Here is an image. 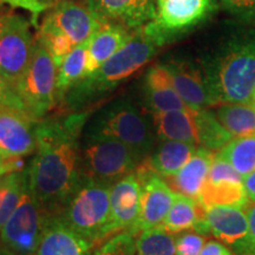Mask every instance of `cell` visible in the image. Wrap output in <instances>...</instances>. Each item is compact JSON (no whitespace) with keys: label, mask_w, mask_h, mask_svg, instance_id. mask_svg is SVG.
<instances>
[{"label":"cell","mask_w":255,"mask_h":255,"mask_svg":"<svg viewBox=\"0 0 255 255\" xmlns=\"http://www.w3.org/2000/svg\"><path fill=\"white\" fill-rule=\"evenodd\" d=\"M87 114L36 124V155L28 165V188L51 216L58 215L84 174L78 138Z\"/></svg>","instance_id":"1"},{"label":"cell","mask_w":255,"mask_h":255,"mask_svg":"<svg viewBox=\"0 0 255 255\" xmlns=\"http://www.w3.org/2000/svg\"><path fill=\"white\" fill-rule=\"evenodd\" d=\"M213 105L252 103L255 87V28L229 37L202 65Z\"/></svg>","instance_id":"2"},{"label":"cell","mask_w":255,"mask_h":255,"mask_svg":"<svg viewBox=\"0 0 255 255\" xmlns=\"http://www.w3.org/2000/svg\"><path fill=\"white\" fill-rule=\"evenodd\" d=\"M161 47L162 44L145 24L135 28L131 39L100 69L73 85L63 101L70 109H78L100 100L150 62Z\"/></svg>","instance_id":"3"},{"label":"cell","mask_w":255,"mask_h":255,"mask_svg":"<svg viewBox=\"0 0 255 255\" xmlns=\"http://www.w3.org/2000/svg\"><path fill=\"white\" fill-rule=\"evenodd\" d=\"M102 24L85 2L60 0L43 19L37 40L46 47L59 68L64 58L79 44L90 40Z\"/></svg>","instance_id":"4"},{"label":"cell","mask_w":255,"mask_h":255,"mask_svg":"<svg viewBox=\"0 0 255 255\" xmlns=\"http://www.w3.org/2000/svg\"><path fill=\"white\" fill-rule=\"evenodd\" d=\"M109 184L92 181L84 175L58 218L79 237L97 245L110 238Z\"/></svg>","instance_id":"5"},{"label":"cell","mask_w":255,"mask_h":255,"mask_svg":"<svg viewBox=\"0 0 255 255\" xmlns=\"http://www.w3.org/2000/svg\"><path fill=\"white\" fill-rule=\"evenodd\" d=\"M88 136L119 139L131 148L141 162L148 157L155 141L148 120L127 98L108 105L90 124Z\"/></svg>","instance_id":"6"},{"label":"cell","mask_w":255,"mask_h":255,"mask_svg":"<svg viewBox=\"0 0 255 255\" xmlns=\"http://www.w3.org/2000/svg\"><path fill=\"white\" fill-rule=\"evenodd\" d=\"M57 72L58 68L52 56L46 47L36 39L31 62L14 87L32 120L43 119L57 102Z\"/></svg>","instance_id":"7"},{"label":"cell","mask_w":255,"mask_h":255,"mask_svg":"<svg viewBox=\"0 0 255 255\" xmlns=\"http://www.w3.org/2000/svg\"><path fill=\"white\" fill-rule=\"evenodd\" d=\"M82 163L83 174L88 178L113 186L135 171L141 161L131 148L119 139L87 136Z\"/></svg>","instance_id":"8"},{"label":"cell","mask_w":255,"mask_h":255,"mask_svg":"<svg viewBox=\"0 0 255 255\" xmlns=\"http://www.w3.org/2000/svg\"><path fill=\"white\" fill-rule=\"evenodd\" d=\"M216 9V0H156L155 18L145 25L164 46L205 23Z\"/></svg>","instance_id":"9"},{"label":"cell","mask_w":255,"mask_h":255,"mask_svg":"<svg viewBox=\"0 0 255 255\" xmlns=\"http://www.w3.org/2000/svg\"><path fill=\"white\" fill-rule=\"evenodd\" d=\"M50 218L27 187L17 209L0 231L1 248L11 255H32L39 246Z\"/></svg>","instance_id":"10"},{"label":"cell","mask_w":255,"mask_h":255,"mask_svg":"<svg viewBox=\"0 0 255 255\" xmlns=\"http://www.w3.org/2000/svg\"><path fill=\"white\" fill-rule=\"evenodd\" d=\"M36 40L21 15L8 14L0 30V72L15 87L33 56Z\"/></svg>","instance_id":"11"},{"label":"cell","mask_w":255,"mask_h":255,"mask_svg":"<svg viewBox=\"0 0 255 255\" xmlns=\"http://www.w3.org/2000/svg\"><path fill=\"white\" fill-rule=\"evenodd\" d=\"M135 174L141 183V203L138 218L130 232L138 235V233L158 227L163 222L173 206L176 193L149 165L146 158L137 165Z\"/></svg>","instance_id":"12"},{"label":"cell","mask_w":255,"mask_h":255,"mask_svg":"<svg viewBox=\"0 0 255 255\" xmlns=\"http://www.w3.org/2000/svg\"><path fill=\"white\" fill-rule=\"evenodd\" d=\"M197 201L202 207L232 206L244 208L250 200L244 187V177L227 161L215 155Z\"/></svg>","instance_id":"13"},{"label":"cell","mask_w":255,"mask_h":255,"mask_svg":"<svg viewBox=\"0 0 255 255\" xmlns=\"http://www.w3.org/2000/svg\"><path fill=\"white\" fill-rule=\"evenodd\" d=\"M27 115L0 107V156L5 161L21 159L36 150V124Z\"/></svg>","instance_id":"14"},{"label":"cell","mask_w":255,"mask_h":255,"mask_svg":"<svg viewBox=\"0 0 255 255\" xmlns=\"http://www.w3.org/2000/svg\"><path fill=\"white\" fill-rule=\"evenodd\" d=\"M170 76L174 88L191 111L213 107L202 68L186 59H170L162 63Z\"/></svg>","instance_id":"15"},{"label":"cell","mask_w":255,"mask_h":255,"mask_svg":"<svg viewBox=\"0 0 255 255\" xmlns=\"http://www.w3.org/2000/svg\"><path fill=\"white\" fill-rule=\"evenodd\" d=\"M207 235L212 234L235 252L248 235V216L242 208L232 206L203 207Z\"/></svg>","instance_id":"16"},{"label":"cell","mask_w":255,"mask_h":255,"mask_svg":"<svg viewBox=\"0 0 255 255\" xmlns=\"http://www.w3.org/2000/svg\"><path fill=\"white\" fill-rule=\"evenodd\" d=\"M141 183L135 171L113 184L110 190V237L131 231L139 213Z\"/></svg>","instance_id":"17"},{"label":"cell","mask_w":255,"mask_h":255,"mask_svg":"<svg viewBox=\"0 0 255 255\" xmlns=\"http://www.w3.org/2000/svg\"><path fill=\"white\" fill-rule=\"evenodd\" d=\"M102 23L121 24L130 30L151 21L156 0H85Z\"/></svg>","instance_id":"18"},{"label":"cell","mask_w":255,"mask_h":255,"mask_svg":"<svg viewBox=\"0 0 255 255\" xmlns=\"http://www.w3.org/2000/svg\"><path fill=\"white\" fill-rule=\"evenodd\" d=\"M94 246L70 229L58 216H51L39 246L32 255H91Z\"/></svg>","instance_id":"19"},{"label":"cell","mask_w":255,"mask_h":255,"mask_svg":"<svg viewBox=\"0 0 255 255\" xmlns=\"http://www.w3.org/2000/svg\"><path fill=\"white\" fill-rule=\"evenodd\" d=\"M133 30L121 24L103 23L90 38L88 46V60L84 77H88L119 52L131 39ZM83 77V78H84Z\"/></svg>","instance_id":"20"},{"label":"cell","mask_w":255,"mask_h":255,"mask_svg":"<svg viewBox=\"0 0 255 255\" xmlns=\"http://www.w3.org/2000/svg\"><path fill=\"white\" fill-rule=\"evenodd\" d=\"M143 89L145 104L151 113L189 109L177 94L170 76L162 64H156L146 71Z\"/></svg>","instance_id":"21"},{"label":"cell","mask_w":255,"mask_h":255,"mask_svg":"<svg viewBox=\"0 0 255 255\" xmlns=\"http://www.w3.org/2000/svg\"><path fill=\"white\" fill-rule=\"evenodd\" d=\"M214 158V151L203 146L196 149L195 154L176 174L164 180L176 193L199 200Z\"/></svg>","instance_id":"22"},{"label":"cell","mask_w":255,"mask_h":255,"mask_svg":"<svg viewBox=\"0 0 255 255\" xmlns=\"http://www.w3.org/2000/svg\"><path fill=\"white\" fill-rule=\"evenodd\" d=\"M156 136L161 141H180L199 144L195 111L169 110L152 113Z\"/></svg>","instance_id":"23"},{"label":"cell","mask_w":255,"mask_h":255,"mask_svg":"<svg viewBox=\"0 0 255 255\" xmlns=\"http://www.w3.org/2000/svg\"><path fill=\"white\" fill-rule=\"evenodd\" d=\"M196 145L180 141H163L146 161L163 178L173 176L195 154Z\"/></svg>","instance_id":"24"},{"label":"cell","mask_w":255,"mask_h":255,"mask_svg":"<svg viewBox=\"0 0 255 255\" xmlns=\"http://www.w3.org/2000/svg\"><path fill=\"white\" fill-rule=\"evenodd\" d=\"M203 220V207L193 197L176 193L173 206L159 227L170 234L195 229Z\"/></svg>","instance_id":"25"},{"label":"cell","mask_w":255,"mask_h":255,"mask_svg":"<svg viewBox=\"0 0 255 255\" xmlns=\"http://www.w3.org/2000/svg\"><path fill=\"white\" fill-rule=\"evenodd\" d=\"M89 40L79 44L64 58L57 72L56 98L62 102L73 85L84 77L88 60Z\"/></svg>","instance_id":"26"},{"label":"cell","mask_w":255,"mask_h":255,"mask_svg":"<svg viewBox=\"0 0 255 255\" xmlns=\"http://www.w3.org/2000/svg\"><path fill=\"white\" fill-rule=\"evenodd\" d=\"M215 115L233 137L255 133V104L253 103L221 104Z\"/></svg>","instance_id":"27"},{"label":"cell","mask_w":255,"mask_h":255,"mask_svg":"<svg viewBox=\"0 0 255 255\" xmlns=\"http://www.w3.org/2000/svg\"><path fill=\"white\" fill-rule=\"evenodd\" d=\"M28 187V168L11 171L0 182V231L13 214Z\"/></svg>","instance_id":"28"},{"label":"cell","mask_w":255,"mask_h":255,"mask_svg":"<svg viewBox=\"0 0 255 255\" xmlns=\"http://www.w3.org/2000/svg\"><path fill=\"white\" fill-rule=\"evenodd\" d=\"M216 156L227 161L242 177L247 176L255 170V133L233 137Z\"/></svg>","instance_id":"29"},{"label":"cell","mask_w":255,"mask_h":255,"mask_svg":"<svg viewBox=\"0 0 255 255\" xmlns=\"http://www.w3.org/2000/svg\"><path fill=\"white\" fill-rule=\"evenodd\" d=\"M199 144L210 151L221 150L233 139L232 133L222 126L215 113L207 109L195 113Z\"/></svg>","instance_id":"30"},{"label":"cell","mask_w":255,"mask_h":255,"mask_svg":"<svg viewBox=\"0 0 255 255\" xmlns=\"http://www.w3.org/2000/svg\"><path fill=\"white\" fill-rule=\"evenodd\" d=\"M136 255H175V238L159 226L143 231L136 238Z\"/></svg>","instance_id":"31"},{"label":"cell","mask_w":255,"mask_h":255,"mask_svg":"<svg viewBox=\"0 0 255 255\" xmlns=\"http://www.w3.org/2000/svg\"><path fill=\"white\" fill-rule=\"evenodd\" d=\"M136 238L130 231L119 232L92 251L91 255H136Z\"/></svg>","instance_id":"32"},{"label":"cell","mask_w":255,"mask_h":255,"mask_svg":"<svg viewBox=\"0 0 255 255\" xmlns=\"http://www.w3.org/2000/svg\"><path fill=\"white\" fill-rule=\"evenodd\" d=\"M221 4L233 17L255 28V0H221Z\"/></svg>","instance_id":"33"},{"label":"cell","mask_w":255,"mask_h":255,"mask_svg":"<svg viewBox=\"0 0 255 255\" xmlns=\"http://www.w3.org/2000/svg\"><path fill=\"white\" fill-rule=\"evenodd\" d=\"M205 244V235L184 231L175 238V255H199Z\"/></svg>","instance_id":"34"},{"label":"cell","mask_w":255,"mask_h":255,"mask_svg":"<svg viewBox=\"0 0 255 255\" xmlns=\"http://www.w3.org/2000/svg\"><path fill=\"white\" fill-rule=\"evenodd\" d=\"M0 107L11 108V109L18 110L20 113L27 115L26 108H25L23 101L20 100L14 88L4 78L1 72H0Z\"/></svg>","instance_id":"35"},{"label":"cell","mask_w":255,"mask_h":255,"mask_svg":"<svg viewBox=\"0 0 255 255\" xmlns=\"http://www.w3.org/2000/svg\"><path fill=\"white\" fill-rule=\"evenodd\" d=\"M248 235L244 244L234 252V255H255V202L254 205L248 209Z\"/></svg>","instance_id":"36"},{"label":"cell","mask_w":255,"mask_h":255,"mask_svg":"<svg viewBox=\"0 0 255 255\" xmlns=\"http://www.w3.org/2000/svg\"><path fill=\"white\" fill-rule=\"evenodd\" d=\"M0 1L8 4L9 6H12V7L27 9L28 12H31L34 20H36V18L44 11V9L49 7V5H47L45 1H41V0H0Z\"/></svg>","instance_id":"37"},{"label":"cell","mask_w":255,"mask_h":255,"mask_svg":"<svg viewBox=\"0 0 255 255\" xmlns=\"http://www.w3.org/2000/svg\"><path fill=\"white\" fill-rule=\"evenodd\" d=\"M199 255H234V252L222 242L210 240L206 242Z\"/></svg>","instance_id":"38"},{"label":"cell","mask_w":255,"mask_h":255,"mask_svg":"<svg viewBox=\"0 0 255 255\" xmlns=\"http://www.w3.org/2000/svg\"><path fill=\"white\" fill-rule=\"evenodd\" d=\"M244 187L251 202H255V170L244 177Z\"/></svg>","instance_id":"39"},{"label":"cell","mask_w":255,"mask_h":255,"mask_svg":"<svg viewBox=\"0 0 255 255\" xmlns=\"http://www.w3.org/2000/svg\"><path fill=\"white\" fill-rule=\"evenodd\" d=\"M19 161H20V159H15V161H5V159L0 156V182H1L2 177H4L6 174L11 173V171L18 170L19 164H17V162Z\"/></svg>","instance_id":"40"},{"label":"cell","mask_w":255,"mask_h":255,"mask_svg":"<svg viewBox=\"0 0 255 255\" xmlns=\"http://www.w3.org/2000/svg\"><path fill=\"white\" fill-rule=\"evenodd\" d=\"M5 17L6 15H0V30H1L2 24H4V21H5Z\"/></svg>","instance_id":"41"},{"label":"cell","mask_w":255,"mask_h":255,"mask_svg":"<svg viewBox=\"0 0 255 255\" xmlns=\"http://www.w3.org/2000/svg\"><path fill=\"white\" fill-rule=\"evenodd\" d=\"M252 103H253V104H255V87H254L253 94H252Z\"/></svg>","instance_id":"42"},{"label":"cell","mask_w":255,"mask_h":255,"mask_svg":"<svg viewBox=\"0 0 255 255\" xmlns=\"http://www.w3.org/2000/svg\"><path fill=\"white\" fill-rule=\"evenodd\" d=\"M0 255H11V254H8L7 252L2 250V248H0Z\"/></svg>","instance_id":"43"},{"label":"cell","mask_w":255,"mask_h":255,"mask_svg":"<svg viewBox=\"0 0 255 255\" xmlns=\"http://www.w3.org/2000/svg\"><path fill=\"white\" fill-rule=\"evenodd\" d=\"M49 1H50V0H49ZM58 1H60V0H58ZM58 1H57V2H58Z\"/></svg>","instance_id":"44"}]
</instances>
